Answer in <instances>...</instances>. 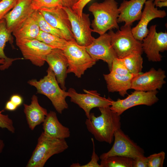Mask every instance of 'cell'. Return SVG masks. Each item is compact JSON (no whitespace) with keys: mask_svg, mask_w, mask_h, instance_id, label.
Wrapping results in <instances>:
<instances>
[{"mask_svg":"<svg viewBox=\"0 0 167 167\" xmlns=\"http://www.w3.org/2000/svg\"><path fill=\"white\" fill-rule=\"evenodd\" d=\"M156 25H152L149 29L147 36L143 40L142 48L148 60L153 62H159L162 56L160 54L167 50V32H157Z\"/></svg>","mask_w":167,"mask_h":167,"instance_id":"30bf717a","label":"cell"},{"mask_svg":"<svg viewBox=\"0 0 167 167\" xmlns=\"http://www.w3.org/2000/svg\"><path fill=\"white\" fill-rule=\"evenodd\" d=\"M62 7L72 8L79 0H60Z\"/></svg>","mask_w":167,"mask_h":167,"instance_id":"74e56055","label":"cell"},{"mask_svg":"<svg viewBox=\"0 0 167 167\" xmlns=\"http://www.w3.org/2000/svg\"><path fill=\"white\" fill-rule=\"evenodd\" d=\"M10 100L11 101L18 107L22 104L23 102L22 97L20 95L15 94L12 95Z\"/></svg>","mask_w":167,"mask_h":167,"instance_id":"8d00e7d4","label":"cell"},{"mask_svg":"<svg viewBox=\"0 0 167 167\" xmlns=\"http://www.w3.org/2000/svg\"><path fill=\"white\" fill-rule=\"evenodd\" d=\"M42 128L44 134L53 138L65 139L70 136L69 129L60 122L54 111L48 113L42 123Z\"/></svg>","mask_w":167,"mask_h":167,"instance_id":"ffe728a7","label":"cell"},{"mask_svg":"<svg viewBox=\"0 0 167 167\" xmlns=\"http://www.w3.org/2000/svg\"><path fill=\"white\" fill-rule=\"evenodd\" d=\"M110 106L99 108L101 115L96 116L90 113L85 124L88 131L100 142L111 144L115 132L121 128L120 115L111 109Z\"/></svg>","mask_w":167,"mask_h":167,"instance_id":"6da1fadb","label":"cell"},{"mask_svg":"<svg viewBox=\"0 0 167 167\" xmlns=\"http://www.w3.org/2000/svg\"><path fill=\"white\" fill-rule=\"evenodd\" d=\"M18 107L10 100L8 101L6 103L5 108L8 111H14Z\"/></svg>","mask_w":167,"mask_h":167,"instance_id":"f35d334b","label":"cell"},{"mask_svg":"<svg viewBox=\"0 0 167 167\" xmlns=\"http://www.w3.org/2000/svg\"><path fill=\"white\" fill-rule=\"evenodd\" d=\"M88 10L94 16L91 24L93 32L101 35L108 30L119 29L118 22L119 11L118 3L115 0L93 3Z\"/></svg>","mask_w":167,"mask_h":167,"instance_id":"7a4b0ae2","label":"cell"},{"mask_svg":"<svg viewBox=\"0 0 167 167\" xmlns=\"http://www.w3.org/2000/svg\"><path fill=\"white\" fill-rule=\"evenodd\" d=\"M1 0H0V1H1Z\"/></svg>","mask_w":167,"mask_h":167,"instance_id":"ee69618b","label":"cell"},{"mask_svg":"<svg viewBox=\"0 0 167 167\" xmlns=\"http://www.w3.org/2000/svg\"><path fill=\"white\" fill-rule=\"evenodd\" d=\"M142 54L136 53L122 58L127 69L131 74L141 73L143 68V58Z\"/></svg>","mask_w":167,"mask_h":167,"instance_id":"d4e9b609","label":"cell"},{"mask_svg":"<svg viewBox=\"0 0 167 167\" xmlns=\"http://www.w3.org/2000/svg\"><path fill=\"white\" fill-rule=\"evenodd\" d=\"M63 51L68 62L67 74L73 73L78 78L96 62L88 54L85 47L78 44L75 39L68 41Z\"/></svg>","mask_w":167,"mask_h":167,"instance_id":"5b68a950","label":"cell"},{"mask_svg":"<svg viewBox=\"0 0 167 167\" xmlns=\"http://www.w3.org/2000/svg\"><path fill=\"white\" fill-rule=\"evenodd\" d=\"M91 140L93 145V151L91 157V160L88 163L81 165L79 163H73L70 165L71 167H101L100 164L98 163L99 157L96 153L95 151V144L93 139Z\"/></svg>","mask_w":167,"mask_h":167,"instance_id":"d6a6232c","label":"cell"},{"mask_svg":"<svg viewBox=\"0 0 167 167\" xmlns=\"http://www.w3.org/2000/svg\"><path fill=\"white\" fill-rule=\"evenodd\" d=\"M32 6L34 10L51 9L62 7L60 0H32Z\"/></svg>","mask_w":167,"mask_h":167,"instance_id":"f1b7e54d","label":"cell"},{"mask_svg":"<svg viewBox=\"0 0 167 167\" xmlns=\"http://www.w3.org/2000/svg\"><path fill=\"white\" fill-rule=\"evenodd\" d=\"M114 139V143L111 149L100 156L101 160L115 155L125 156L133 159L144 156V150L126 134L121 128L115 132Z\"/></svg>","mask_w":167,"mask_h":167,"instance_id":"52a82bcc","label":"cell"},{"mask_svg":"<svg viewBox=\"0 0 167 167\" xmlns=\"http://www.w3.org/2000/svg\"><path fill=\"white\" fill-rule=\"evenodd\" d=\"M136 75H122L110 71L108 74H104L103 76L108 91L118 92L121 96L124 97L127 94V91L131 89L132 80Z\"/></svg>","mask_w":167,"mask_h":167,"instance_id":"44dd1931","label":"cell"},{"mask_svg":"<svg viewBox=\"0 0 167 167\" xmlns=\"http://www.w3.org/2000/svg\"><path fill=\"white\" fill-rule=\"evenodd\" d=\"M5 60L4 59H0V64L1 65H3L5 63Z\"/></svg>","mask_w":167,"mask_h":167,"instance_id":"7bdbcfd3","label":"cell"},{"mask_svg":"<svg viewBox=\"0 0 167 167\" xmlns=\"http://www.w3.org/2000/svg\"><path fill=\"white\" fill-rule=\"evenodd\" d=\"M158 93L157 90L147 92L135 90L125 99L113 100L110 109L120 115L127 109L137 105L151 106L159 101L157 96Z\"/></svg>","mask_w":167,"mask_h":167,"instance_id":"9c48e42d","label":"cell"},{"mask_svg":"<svg viewBox=\"0 0 167 167\" xmlns=\"http://www.w3.org/2000/svg\"><path fill=\"white\" fill-rule=\"evenodd\" d=\"M85 93H78L75 90L70 88L68 91V96L71 101L77 105L84 111L87 118L90 116L92 109L96 107L110 106L113 100L109 97H102L95 90L84 89Z\"/></svg>","mask_w":167,"mask_h":167,"instance_id":"7c38bea8","label":"cell"},{"mask_svg":"<svg viewBox=\"0 0 167 167\" xmlns=\"http://www.w3.org/2000/svg\"><path fill=\"white\" fill-rule=\"evenodd\" d=\"M39 11L47 22L62 33L64 39H74L68 15L62 7Z\"/></svg>","mask_w":167,"mask_h":167,"instance_id":"2e32d148","label":"cell"},{"mask_svg":"<svg viewBox=\"0 0 167 167\" xmlns=\"http://www.w3.org/2000/svg\"><path fill=\"white\" fill-rule=\"evenodd\" d=\"M156 7H162L167 6V1H160L158 2L155 5Z\"/></svg>","mask_w":167,"mask_h":167,"instance_id":"ab89813d","label":"cell"},{"mask_svg":"<svg viewBox=\"0 0 167 167\" xmlns=\"http://www.w3.org/2000/svg\"><path fill=\"white\" fill-rule=\"evenodd\" d=\"M16 0H1L0 1V21L12 9Z\"/></svg>","mask_w":167,"mask_h":167,"instance_id":"836d02e7","label":"cell"},{"mask_svg":"<svg viewBox=\"0 0 167 167\" xmlns=\"http://www.w3.org/2000/svg\"><path fill=\"white\" fill-rule=\"evenodd\" d=\"M11 33L7 29L5 19H3L0 21V59L5 60L3 65H0V70H4L8 69L16 60L21 59L20 58H11L7 57L4 52V49L6 42H9L12 44L13 37Z\"/></svg>","mask_w":167,"mask_h":167,"instance_id":"cb8c5ba5","label":"cell"},{"mask_svg":"<svg viewBox=\"0 0 167 167\" xmlns=\"http://www.w3.org/2000/svg\"><path fill=\"white\" fill-rule=\"evenodd\" d=\"M165 72L152 68L148 71L136 75L131 81V89L144 92L160 90L166 83Z\"/></svg>","mask_w":167,"mask_h":167,"instance_id":"4fadbf2b","label":"cell"},{"mask_svg":"<svg viewBox=\"0 0 167 167\" xmlns=\"http://www.w3.org/2000/svg\"><path fill=\"white\" fill-rule=\"evenodd\" d=\"M68 147L65 139L53 138L42 132L26 166L43 167L50 157L63 152Z\"/></svg>","mask_w":167,"mask_h":167,"instance_id":"277c9868","label":"cell"},{"mask_svg":"<svg viewBox=\"0 0 167 167\" xmlns=\"http://www.w3.org/2000/svg\"><path fill=\"white\" fill-rule=\"evenodd\" d=\"M54 74L61 88L66 90L65 79L67 76L68 62L62 50L54 48L46 56L45 62Z\"/></svg>","mask_w":167,"mask_h":167,"instance_id":"ac0fdd59","label":"cell"},{"mask_svg":"<svg viewBox=\"0 0 167 167\" xmlns=\"http://www.w3.org/2000/svg\"><path fill=\"white\" fill-rule=\"evenodd\" d=\"M132 167H148L147 157L143 156L133 159Z\"/></svg>","mask_w":167,"mask_h":167,"instance_id":"d590c367","label":"cell"},{"mask_svg":"<svg viewBox=\"0 0 167 167\" xmlns=\"http://www.w3.org/2000/svg\"><path fill=\"white\" fill-rule=\"evenodd\" d=\"M92 43L85 47L88 54L96 61L101 60L107 63L110 70L113 60L117 56L111 44V37L108 33L100 35Z\"/></svg>","mask_w":167,"mask_h":167,"instance_id":"5bb4252c","label":"cell"},{"mask_svg":"<svg viewBox=\"0 0 167 167\" xmlns=\"http://www.w3.org/2000/svg\"><path fill=\"white\" fill-rule=\"evenodd\" d=\"M32 0H16L12 9L4 16L6 27L11 33L35 11Z\"/></svg>","mask_w":167,"mask_h":167,"instance_id":"e0dca14e","label":"cell"},{"mask_svg":"<svg viewBox=\"0 0 167 167\" xmlns=\"http://www.w3.org/2000/svg\"><path fill=\"white\" fill-rule=\"evenodd\" d=\"M166 15V11L158 10L152 0H147L139 22L135 26L131 28L134 36L138 41H142L148 33L149 29L147 27L149 22L155 18H163Z\"/></svg>","mask_w":167,"mask_h":167,"instance_id":"9a60e30c","label":"cell"},{"mask_svg":"<svg viewBox=\"0 0 167 167\" xmlns=\"http://www.w3.org/2000/svg\"><path fill=\"white\" fill-rule=\"evenodd\" d=\"M3 110L0 111V128L6 129L12 133L15 132V129L12 120L8 115L3 114Z\"/></svg>","mask_w":167,"mask_h":167,"instance_id":"1f68e13d","label":"cell"},{"mask_svg":"<svg viewBox=\"0 0 167 167\" xmlns=\"http://www.w3.org/2000/svg\"><path fill=\"white\" fill-rule=\"evenodd\" d=\"M5 144L4 141L0 139V154L2 152L4 147Z\"/></svg>","mask_w":167,"mask_h":167,"instance_id":"60d3db41","label":"cell"},{"mask_svg":"<svg viewBox=\"0 0 167 167\" xmlns=\"http://www.w3.org/2000/svg\"><path fill=\"white\" fill-rule=\"evenodd\" d=\"M24 112L30 129L33 130L38 125L42 123L48 114L47 109L39 104L38 97L33 95L31 103L24 104Z\"/></svg>","mask_w":167,"mask_h":167,"instance_id":"7402d4cb","label":"cell"},{"mask_svg":"<svg viewBox=\"0 0 167 167\" xmlns=\"http://www.w3.org/2000/svg\"><path fill=\"white\" fill-rule=\"evenodd\" d=\"M36 39L52 47L63 50L68 41L51 34L40 30Z\"/></svg>","mask_w":167,"mask_h":167,"instance_id":"4316f807","label":"cell"},{"mask_svg":"<svg viewBox=\"0 0 167 167\" xmlns=\"http://www.w3.org/2000/svg\"><path fill=\"white\" fill-rule=\"evenodd\" d=\"M66 12L71 24L74 39L80 45L87 46L91 44L95 39L92 33L91 23L88 14L83 12L80 17L71 8L62 7Z\"/></svg>","mask_w":167,"mask_h":167,"instance_id":"ba28073f","label":"cell"},{"mask_svg":"<svg viewBox=\"0 0 167 167\" xmlns=\"http://www.w3.org/2000/svg\"><path fill=\"white\" fill-rule=\"evenodd\" d=\"M131 25L124 24L116 32L109 30L111 44L117 58H122L132 54H142V44L134 36Z\"/></svg>","mask_w":167,"mask_h":167,"instance_id":"8992f818","label":"cell"},{"mask_svg":"<svg viewBox=\"0 0 167 167\" xmlns=\"http://www.w3.org/2000/svg\"><path fill=\"white\" fill-rule=\"evenodd\" d=\"M32 16L37 23L40 30L60 38H64L62 33L47 22L39 10H35Z\"/></svg>","mask_w":167,"mask_h":167,"instance_id":"83f0119b","label":"cell"},{"mask_svg":"<svg viewBox=\"0 0 167 167\" xmlns=\"http://www.w3.org/2000/svg\"><path fill=\"white\" fill-rule=\"evenodd\" d=\"M147 0H123L118 7V23L124 22L125 25L131 26L134 22L139 20Z\"/></svg>","mask_w":167,"mask_h":167,"instance_id":"d6986e66","label":"cell"},{"mask_svg":"<svg viewBox=\"0 0 167 167\" xmlns=\"http://www.w3.org/2000/svg\"><path fill=\"white\" fill-rule=\"evenodd\" d=\"M92 0H79L71 8L79 16L81 17L85 6Z\"/></svg>","mask_w":167,"mask_h":167,"instance_id":"e575fe53","label":"cell"},{"mask_svg":"<svg viewBox=\"0 0 167 167\" xmlns=\"http://www.w3.org/2000/svg\"><path fill=\"white\" fill-rule=\"evenodd\" d=\"M165 157V153L161 151L150 155L147 157L148 167H162Z\"/></svg>","mask_w":167,"mask_h":167,"instance_id":"f546056e","label":"cell"},{"mask_svg":"<svg viewBox=\"0 0 167 167\" xmlns=\"http://www.w3.org/2000/svg\"><path fill=\"white\" fill-rule=\"evenodd\" d=\"M15 41L24 58L39 67L44 65L47 55L54 49L36 39L15 40Z\"/></svg>","mask_w":167,"mask_h":167,"instance_id":"8fae6325","label":"cell"},{"mask_svg":"<svg viewBox=\"0 0 167 167\" xmlns=\"http://www.w3.org/2000/svg\"><path fill=\"white\" fill-rule=\"evenodd\" d=\"M40 29L36 20L31 16L27 19L12 32L15 40L36 39Z\"/></svg>","mask_w":167,"mask_h":167,"instance_id":"603a6c76","label":"cell"},{"mask_svg":"<svg viewBox=\"0 0 167 167\" xmlns=\"http://www.w3.org/2000/svg\"><path fill=\"white\" fill-rule=\"evenodd\" d=\"M47 72V75L39 80L33 79L28 81V83L36 88L38 93L47 97L57 111L62 114L68 107L66 100L68 92L59 86L54 74L49 67Z\"/></svg>","mask_w":167,"mask_h":167,"instance_id":"3957f363","label":"cell"},{"mask_svg":"<svg viewBox=\"0 0 167 167\" xmlns=\"http://www.w3.org/2000/svg\"><path fill=\"white\" fill-rule=\"evenodd\" d=\"M133 159L125 156L115 155L101 160V167H132Z\"/></svg>","mask_w":167,"mask_h":167,"instance_id":"484cf974","label":"cell"},{"mask_svg":"<svg viewBox=\"0 0 167 167\" xmlns=\"http://www.w3.org/2000/svg\"><path fill=\"white\" fill-rule=\"evenodd\" d=\"M153 2L154 4L155 5L158 2L160 1H166L167 0H151Z\"/></svg>","mask_w":167,"mask_h":167,"instance_id":"b9f144b4","label":"cell"},{"mask_svg":"<svg viewBox=\"0 0 167 167\" xmlns=\"http://www.w3.org/2000/svg\"><path fill=\"white\" fill-rule=\"evenodd\" d=\"M110 71L122 75H127L131 74L126 67L122 58L117 57L113 61Z\"/></svg>","mask_w":167,"mask_h":167,"instance_id":"4dcf8cb0","label":"cell"}]
</instances>
